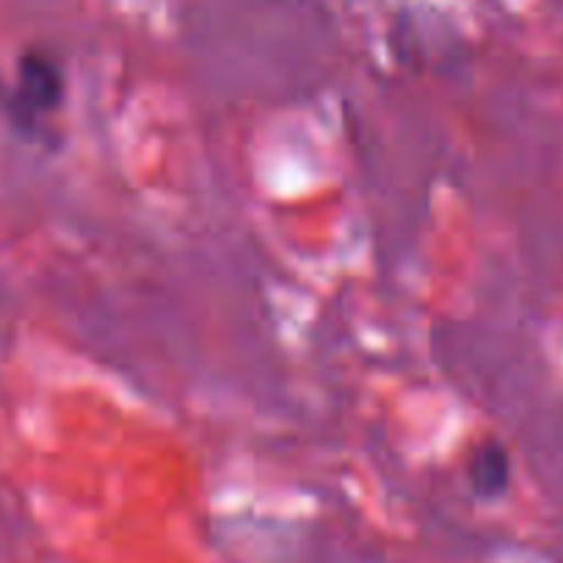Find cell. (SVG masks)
Instances as JSON below:
<instances>
[{"mask_svg": "<svg viewBox=\"0 0 563 563\" xmlns=\"http://www.w3.org/2000/svg\"><path fill=\"white\" fill-rule=\"evenodd\" d=\"M64 95V75L56 58L36 51L23 56L18 75V102L20 113L29 119H42L53 113L62 102Z\"/></svg>", "mask_w": 563, "mask_h": 563, "instance_id": "6da1fadb", "label": "cell"}, {"mask_svg": "<svg viewBox=\"0 0 563 563\" xmlns=\"http://www.w3.org/2000/svg\"><path fill=\"white\" fill-rule=\"evenodd\" d=\"M508 475H511V462H508L506 448L497 442H484L475 451L470 462V481L481 497H497L506 492Z\"/></svg>", "mask_w": 563, "mask_h": 563, "instance_id": "7a4b0ae2", "label": "cell"}]
</instances>
